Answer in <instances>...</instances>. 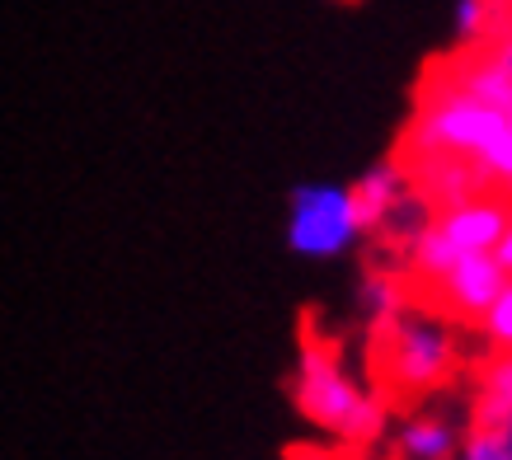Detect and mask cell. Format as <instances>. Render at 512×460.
I'll return each instance as SVG.
<instances>
[{
	"label": "cell",
	"mask_w": 512,
	"mask_h": 460,
	"mask_svg": "<svg viewBox=\"0 0 512 460\" xmlns=\"http://www.w3.org/2000/svg\"><path fill=\"white\" fill-rule=\"evenodd\" d=\"M508 5H512V0H508Z\"/></svg>",
	"instance_id": "e0dca14e"
},
{
	"label": "cell",
	"mask_w": 512,
	"mask_h": 460,
	"mask_svg": "<svg viewBox=\"0 0 512 460\" xmlns=\"http://www.w3.org/2000/svg\"><path fill=\"white\" fill-rule=\"evenodd\" d=\"M508 277L512 273L494 259V254H461V259H456V268L437 282V292H442V306H447L451 315L480 324L484 310L503 296Z\"/></svg>",
	"instance_id": "5b68a950"
},
{
	"label": "cell",
	"mask_w": 512,
	"mask_h": 460,
	"mask_svg": "<svg viewBox=\"0 0 512 460\" xmlns=\"http://www.w3.org/2000/svg\"><path fill=\"white\" fill-rule=\"evenodd\" d=\"M494 10H498V0H456V10H451V33H456V43L466 47V52L484 47L489 24H494Z\"/></svg>",
	"instance_id": "7c38bea8"
},
{
	"label": "cell",
	"mask_w": 512,
	"mask_h": 460,
	"mask_svg": "<svg viewBox=\"0 0 512 460\" xmlns=\"http://www.w3.org/2000/svg\"><path fill=\"white\" fill-rule=\"evenodd\" d=\"M362 240L348 184H296L287 198V249L296 259H343Z\"/></svg>",
	"instance_id": "277c9868"
},
{
	"label": "cell",
	"mask_w": 512,
	"mask_h": 460,
	"mask_svg": "<svg viewBox=\"0 0 512 460\" xmlns=\"http://www.w3.org/2000/svg\"><path fill=\"white\" fill-rule=\"evenodd\" d=\"M466 155L489 174L503 179L512 165V127L498 108L480 104L475 94L437 76L419 99V113L404 132V165L423 155Z\"/></svg>",
	"instance_id": "7a4b0ae2"
},
{
	"label": "cell",
	"mask_w": 512,
	"mask_h": 460,
	"mask_svg": "<svg viewBox=\"0 0 512 460\" xmlns=\"http://www.w3.org/2000/svg\"><path fill=\"white\" fill-rule=\"evenodd\" d=\"M348 193H353L362 235H372V230L386 226L390 216H395V207L414 193V184H409V174H404L400 160H381V165H372L357 184H348Z\"/></svg>",
	"instance_id": "52a82bcc"
},
{
	"label": "cell",
	"mask_w": 512,
	"mask_h": 460,
	"mask_svg": "<svg viewBox=\"0 0 512 460\" xmlns=\"http://www.w3.org/2000/svg\"><path fill=\"white\" fill-rule=\"evenodd\" d=\"M461 367V338L442 315L404 306L376 329V371L395 395H433Z\"/></svg>",
	"instance_id": "3957f363"
},
{
	"label": "cell",
	"mask_w": 512,
	"mask_h": 460,
	"mask_svg": "<svg viewBox=\"0 0 512 460\" xmlns=\"http://www.w3.org/2000/svg\"><path fill=\"white\" fill-rule=\"evenodd\" d=\"M508 216L512 212L494 198H466V202H456V207H442L433 221L451 240L456 254H494L503 230H508Z\"/></svg>",
	"instance_id": "8992f818"
},
{
	"label": "cell",
	"mask_w": 512,
	"mask_h": 460,
	"mask_svg": "<svg viewBox=\"0 0 512 460\" xmlns=\"http://www.w3.org/2000/svg\"><path fill=\"white\" fill-rule=\"evenodd\" d=\"M512 418V353H494L475 376L470 428H498Z\"/></svg>",
	"instance_id": "9c48e42d"
},
{
	"label": "cell",
	"mask_w": 512,
	"mask_h": 460,
	"mask_svg": "<svg viewBox=\"0 0 512 460\" xmlns=\"http://www.w3.org/2000/svg\"><path fill=\"white\" fill-rule=\"evenodd\" d=\"M494 259L512 273V216H508V230H503V240H498V249H494Z\"/></svg>",
	"instance_id": "9a60e30c"
},
{
	"label": "cell",
	"mask_w": 512,
	"mask_h": 460,
	"mask_svg": "<svg viewBox=\"0 0 512 460\" xmlns=\"http://www.w3.org/2000/svg\"><path fill=\"white\" fill-rule=\"evenodd\" d=\"M357 310L367 315L372 334L381 329V324H390V320H395V315L404 310V287H400V277L386 273V268H367V273L357 277Z\"/></svg>",
	"instance_id": "8fae6325"
},
{
	"label": "cell",
	"mask_w": 512,
	"mask_h": 460,
	"mask_svg": "<svg viewBox=\"0 0 512 460\" xmlns=\"http://www.w3.org/2000/svg\"><path fill=\"white\" fill-rule=\"evenodd\" d=\"M292 404L311 428L343 446H376L390 428L386 399L357 381L343 353L320 334H306L296 348Z\"/></svg>",
	"instance_id": "6da1fadb"
},
{
	"label": "cell",
	"mask_w": 512,
	"mask_h": 460,
	"mask_svg": "<svg viewBox=\"0 0 512 460\" xmlns=\"http://www.w3.org/2000/svg\"><path fill=\"white\" fill-rule=\"evenodd\" d=\"M456 259H461V254L451 249V240L437 230L433 216H428V221L409 235V273L423 277V282H433V287H437V282L456 268Z\"/></svg>",
	"instance_id": "30bf717a"
},
{
	"label": "cell",
	"mask_w": 512,
	"mask_h": 460,
	"mask_svg": "<svg viewBox=\"0 0 512 460\" xmlns=\"http://www.w3.org/2000/svg\"><path fill=\"white\" fill-rule=\"evenodd\" d=\"M456 460H512V418L498 428H470Z\"/></svg>",
	"instance_id": "4fadbf2b"
},
{
	"label": "cell",
	"mask_w": 512,
	"mask_h": 460,
	"mask_svg": "<svg viewBox=\"0 0 512 460\" xmlns=\"http://www.w3.org/2000/svg\"><path fill=\"white\" fill-rule=\"evenodd\" d=\"M498 184H508V193H512V165H508V174H503V179H498Z\"/></svg>",
	"instance_id": "2e32d148"
},
{
	"label": "cell",
	"mask_w": 512,
	"mask_h": 460,
	"mask_svg": "<svg viewBox=\"0 0 512 460\" xmlns=\"http://www.w3.org/2000/svg\"><path fill=\"white\" fill-rule=\"evenodd\" d=\"M480 324H484V338H489L494 353H512V277H508V287H503V296L484 310Z\"/></svg>",
	"instance_id": "5bb4252c"
},
{
	"label": "cell",
	"mask_w": 512,
	"mask_h": 460,
	"mask_svg": "<svg viewBox=\"0 0 512 460\" xmlns=\"http://www.w3.org/2000/svg\"><path fill=\"white\" fill-rule=\"evenodd\" d=\"M466 432L451 414H409L395 428V456L400 460H456Z\"/></svg>",
	"instance_id": "ba28073f"
}]
</instances>
